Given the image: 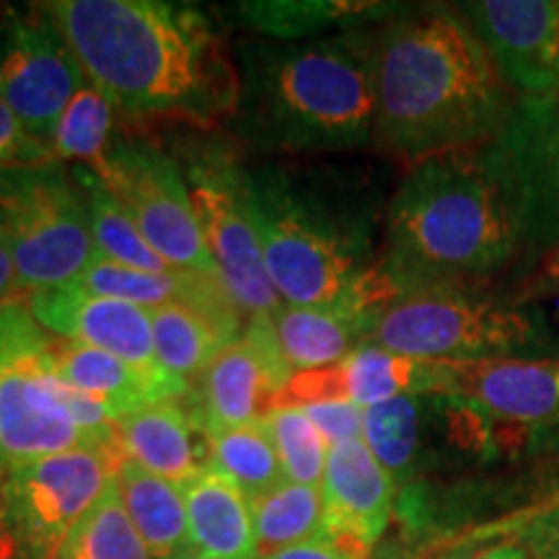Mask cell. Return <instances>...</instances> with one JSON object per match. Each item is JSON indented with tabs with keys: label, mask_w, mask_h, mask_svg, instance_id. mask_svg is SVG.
<instances>
[{
	"label": "cell",
	"mask_w": 559,
	"mask_h": 559,
	"mask_svg": "<svg viewBox=\"0 0 559 559\" xmlns=\"http://www.w3.org/2000/svg\"><path fill=\"white\" fill-rule=\"evenodd\" d=\"M83 75L128 117L230 120L239 68L221 32L194 5L166 0H50L41 3Z\"/></svg>",
	"instance_id": "obj_1"
},
{
	"label": "cell",
	"mask_w": 559,
	"mask_h": 559,
	"mask_svg": "<svg viewBox=\"0 0 559 559\" xmlns=\"http://www.w3.org/2000/svg\"><path fill=\"white\" fill-rule=\"evenodd\" d=\"M515 102L459 5L400 11L376 32L379 148L415 164L481 148Z\"/></svg>",
	"instance_id": "obj_2"
},
{
	"label": "cell",
	"mask_w": 559,
	"mask_h": 559,
	"mask_svg": "<svg viewBox=\"0 0 559 559\" xmlns=\"http://www.w3.org/2000/svg\"><path fill=\"white\" fill-rule=\"evenodd\" d=\"M230 128L267 153H345L376 138V32L311 41H247Z\"/></svg>",
	"instance_id": "obj_3"
},
{
	"label": "cell",
	"mask_w": 559,
	"mask_h": 559,
	"mask_svg": "<svg viewBox=\"0 0 559 559\" xmlns=\"http://www.w3.org/2000/svg\"><path fill=\"white\" fill-rule=\"evenodd\" d=\"M513 207L485 145L417 160L394 192L381 264L404 296L432 285H477L515 260Z\"/></svg>",
	"instance_id": "obj_4"
},
{
	"label": "cell",
	"mask_w": 559,
	"mask_h": 559,
	"mask_svg": "<svg viewBox=\"0 0 559 559\" xmlns=\"http://www.w3.org/2000/svg\"><path fill=\"white\" fill-rule=\"evenodd\" d=\"M370 345L451 366L559 358V337L539 309L477 285H432L396 298L376 321Z\"/></svg>",
	"instance_id": "obj_5"
},
{
	"label": "cell",
	"mask_w": 559,
	"mask_h": 559,
	"mask_svg": "<svg viewBox=\"0 0 559 559\" xmlns=\"http://www.w3.org/2000/svg\"><path fill=\"white\" fill-rule=\"evenodd\" d=\"M264 267L277 298L298 309L340 306L370 264L368 239L332 218L277 169L249 171Z\"/></svg>",
	"instance_id": "obj_6"
},
{
	"label": "cell",
	"mask_w": 559,
	"mask_h": 559,
	"mask_svg": "<svg viewBox=\"0 0 559 559\" xmlns=\"http://www.w3.org/2000/svg\"><path fill=\"white\" fill-rule=\"evenodd\" d=\"M0 226L24 300L75 283L96 260L86 200L60 160L0 169Z\"/></svg>",
	"instance_id": "obj_7"
},
{
	"label": "cell",
	"mask_w": 559,
	"mask_h": 559,
	"mask_svg": "<svg viewBox=\"0 0 559 559\" xmlns=\"http://www.w3.org/2000/svg\"><path fill=\"white\" fill-rule=\"evenodd\" d=\"M55 334L24 300L0 306V440L9 469L52 453L104 445L70 417V386L55 370Z\"/></svg>",
	"instance_id": "obj_8"
},
{
	"label": "cell",
	"mask_w": 559,
	"mask_h": 559,
	"mask_svg": "<svg viewBox=\"0 0 559 559\" xmlns=\"http://www.w3.org/2000/svg\"><path fill=\"white\" fill-rule=\"evenodd\" d=\"M88 169L174 270L218 275L177 160L140 140H115Z\"/></svg>",
	"instance_id": "obj_9"
},
{
	"label": "cell",
	"mask_w": 559,
	"mask_h": 559,
	"mask_svg": "<svg viewBox=\"0 0 559 559\" xmlns=\"http://www.w3.org/2000/svg\"><path fill=\"white\" fill-rule=\"evenodd\" d=\"M122 464L120 445H83L11 466L3 502L24 559H52Z\"/></svg>",
	"instance_id": "obj_10"
},
{
	"label": "cell",
	"mask_w": 559,
	"mask_h": 559,
	"mask_svg": "<svg viewBox=\"0 0 559 559\" xmlns=\"http://www.w3.org/2000/svg\"><path fill=\"white\" fill-rule=\"evenodd\" d=\"M194 215L218 275L249 319L272 317L283 300L264 267L249 171L230 153L207 148L185 171Z\"/></svg>",
	"instance_id": "obj_11"
},
{
	"label": "cell",
	"mask_w": 559,
	"mask_h": 559,
	"mask_svg": "<svg viewBox=\"0 0 559 559\" xmlns=\"http://www.w3.org/2000/svg\"><path fill=\"white\" fill-rule=\"evenodd\" d=\"M485 156L513 207L523 247L559 249V94L515 102Z\"/></svg>",
	"instance_id": "obj_12"
},
{
	"label": "cell",
	"mask_w": 559,
	"mask_h": 559,
	"mask_svg": "<svg viewBox=\"0 0 559 559\" xmlns=\"http://www.w3.org/2000/svg\"><path fill=\"white\" fill-rule=\"evenodd\" d=\"M83 83L79 60L41 3L0 9V96L34 138L50 145Z\"/></svg>",
	"instance_id": "obj_13"
},
{
	"label": "cell",
	"mask_w": 559,
	"mask_h": 559,
	"mask_svg": "<svg viewBox=\"0 0 559 559\" xmlns=\"http://www.w3.org/2000/svg\"><path fill=\"white\" fill-rule=\"evenodd\" d=\"M293 370L280 358L270 317L247 321V330L207 362L190 389V407L207 432L262 423Z\"/></svg>",
	"instance_id": "obj_14"
},
{
	"label": "cell",
	"mask_w": 559,
	"mask_h": 559,
	"mask_svg": "<svg viewBox=\"0 0 559 559\" xmlns=\"http://www.w3.org/2000/svg\"><path fill=\"white\" fill-rule=\"evenodd\" d=\"M515 99L559 94V0L459 3Z\"/></svg>",
	"instance_id": "obj_15"
},
{
	"label": "cell",
	"mask_w": 559,
	"mask_h": 559,
	"mask_svg": "<svg viewBox=\"0 0 559 559\" xmlns=\"http://www.w3.org/2000/svg\"><path fill=\"white\" fill-rule=\"evenodd\" d=\"M449 362H425L389 353L379 345H362L337 366L300 370L280 391L275 409L306 407L317 402H353L368 409L396 396L449 391Z\"/></svg>",
	"instance_id": "obj_16"
},
{
	"label": "cell",
	"mask_w": 559,
	"mask_h": 559,
	"mask_svg": "<svg viewBox=\"0 0 559 559\" xmlns=\"http://www.w3.org/2000/svg\"><path fill=\"white\" fill-rule=\"evenodd\" d=\"M24 304L55 337L104 349L132 366L164 370L153 353L151 309L128 300L94 296L75 283L34 293Z\"/></svg>",
	"instance_id": "obj_17"
},
{
	"label": "cell",
	"mask_w": 559,
	"mask_h": 559,
	"mask_svg": "<svg viewBox=\"0 0 559 559\" xmlns=\"http://www.w3.org/2000/svg\"><path fill=\"white\" fill-rule=\"evenodd\" d=\"M449 391L472 400L506 428L536 436L559 428V358L451 366Z\"/></svg>",
	"instance_id": "obj_18"
},
{
	"label": "cell",
	"mask_w": 559,
	"mask_h": 559,
	"mask_svg": "<svg viewBox=\"0 0 559 559\" xmlns=\"http://www.w3.org/2000/svg\"><path fill=\"white\" fill-rule=\"evenodd\" d=\"M319 489L332 539L368 555L389 528L396 485L366 440L332 445Z\"/></svg>",
	"instance_id": "obj_19"
},
{
	"label": "cell",
	"mask_w": 559,
	"mask_h": 559,
	"mask_svg": "<svg viewBox=\"0 0 559 559\" xmlns=\"http://www.w3.org/2000/svg\"><path fill=\"white\" fill-rule=\"evenodd\" d=\"M115 436L124 459L179 487L210 466V436L187 396L130 412L117 419Z\"/></svg>",
	"instance_id": "obj_20"
},
{
	"label": "cell",
	"mask_w": 559,
	"mask_h": 559,
	"mask_svg": "<svg viewBox=\"0 0 559 559\" xmlns=\"http://www.w3.org/2000/svg\"><path fill=\"white\" fill-rule=\"evenodd\" d=\"M52 358L62 383L99 402L115 419L130 415L145 404L181 400L192 389L190 383L166 373V370L132 366L104 349L62 337H55Z\"/></svg>",
	"instance_id": "obj_21"
},
{
	"label": "cell",
	"mask_w": 559,
	"mask_h": 559,
	"mask_svg": "<svg viewBox=\"0 0 559 559\" xmlns=\"http://www.w3.org/2000/svg\"><path fill=\"white\" fill-rule=\"evenodd\" d=\"M280 358L293 373L337 366L355 349L368 345L376 321L353 313L342 306L330 309H298L280 306L270 317Z\"/></svg>",
	"instance_id": "obj_22"
},
{
	"label": "cell",
	"mask_w": 559,
	"mask_h": 559,
	"mask_svg": "<svg viewBox=\"0 0 559 559\" xmlns=\"http://www.w3.org/2000/svg\"><path fill=\"white\" fill-rule=\"evenodd\" d=\"M190 523V549L213 559H257L249 498L215 469L181 487Z\"/></svg>",
	"instance_id": "obj_23"
},
{
	"label": "cell",
	"mask_w": 559,
	"mask_h": 559,
	"mask_svg": "<svg viewBox=\"0 0 559 559\" xmlns=\"http://www.w3.org/2000/svg\"><path fill=\"white\" fill-rule=\"evenodd\" d=\"M117 489H120L124 513L153 559H169L190 549L187 502L179 485L156 477L135 461L122 456Z\"/></svg>",
	"instance_id": "obj_24"
},
{
	"label": "cell",
	"mask_w": 559,
	"mask_h": 559,
	"mask_svg": "<svg viewBox=\"0 0 559 559\" xmlns=\"http://www.w3.org/2000/svg\"><path fill=\"white\" fill-rule=\"evenodd\" d=\"M243 330L247 326L230 324L198 306L171 304L151 309L153 353L158 366L190 386L207 368V362L236 337H241Z\"/></svg>",
	"instance_id": "obj_25"
},
{
	"label": "cell",
	"mask_w": 559,
	"mask_h": 559,
	"mask_svg": "<svg viewBox=\"0 0 559 559\" xmlns=\"http://www.w3.org/2000/svg\"><path fill=\"white\" fill-rule=\"evenodd\" d=\"M254 523L257 559L319 539H330L324 498L319 487L283 481L260 498L249 500Z\"/></svg>",
	"instance_id": "obj_26"
},
{
	"label": "cell",
	"mask_w": 559,
	"mask_h": 559,
	"mask_svg": "<svg viewBox=\"0 0 559 559\" xmlns=\"http://www.w3.org/2000/svg\"><path fill=\"white\" fill-rule=\"evenodd\" d=\"M73 179L79 181L83 200H86L88 228L99 260H109L124 267L143 272H177L164 257L151 249L140 228L124 213V207L107 192V187L96 179L88 166H75ZM181 272V270H179Z\"/></svg>",
	"instance_id": "obj_27"
},
{
	"label": "cell",
	"mask_w": 559,
	"mask_h": 559,
	"mask_svg": "<svg viewBox=\"0 0 559 559\" xmlns=\"http://www.w3.org/2000/svg\"><path fill=\"white\" fill-rule=\"evenodd\" d=\"M423 404L419 394L396 396L362 412V440L391 474L396 487H407L419 474Z\"/></svg>",
	"instance_id": "obj_28"
},
{
	"label": "cell",
	"mask_w": 559,
	"mask_h": 559,
	"mask_svg": "<svg viewBox=\"0 0 559 559\" xmlns=\"http://www.w3.org/2000/svg\"><path fill=\"white\" fill-rule=\"evenodd\" d=\"M210 466L228 477L249 500L283 485L285 472L262 423L207 432Z\"/></svg>",
	"instance_id": "obj_29"
},
{
	"label": "cell",
	"mask_w": 559,
	"mask_h": 559,
	"mask_svg": "<svg viewBox=\"0 0 559 559\" xmlns=\"http://www.w3.org/2000/svg\"><path fill=\"white\" fill-rule=\"evenodd\" d=\"M52 559H151V551L124 513L117 477L66 536Z\"/></svg>",
	"instance_id": "obj_30"
},
{
	"label": "cell",
	"mask_w": 559,
	"mask_h": 559,
	"mask_svg": "<svg viewBox=\"0 0 559 559\" xmlns=\"http://www.w3.org/2000/svg\"><path fill=\"white\" fill-rule=\"evenodd\" d=\"M115 104L86 79L55 124L50 138L52 156L58 160H81L83 166L99 164L115 143Z\"/></svg>",
	"instance_id": "obj_31"
},
{
	"label": "cell",
	"mask_w": 559,
	"mask_h": 559,
	"mask_svg": "<svg viewBox=\"0 0 559 559\" xmlns=\"http://www.w3.org/2000/svg\"><path fill=\"white\" fill-rule=\"evenodd\" d=\"M394 5L381 3H243L239 16L272 37H306L340 21L391 19Z\"/></svg>",
	"instance_id": "obj_32"
},
{
	"label": "cell",
	"mask_w": 559,
	"mask_h": 559,
	"mask_svg": "<svg viewBox=\"0 0 559 559\" xmlns=\"http://www.w3.org/2000/svg\"><path fill=\"white\" fill-rule=\"evenodd\" d=\"M262 425L272 440L285 479L296 481V485L321 487L330 443L313 428L306 412L300 407L275 409L262 419Z\"/></svg>",
	"instance_id": "obj_33"
},
{
	"label": "cell",
	"mask_w": 559,
	"mask_h": 559,
	"mask_svg": "<svg viewBox=\"0 0 559 559\" xmlns=\"http://www.w3.org/2000/svg\"><path fill=\"white\" fill-rule=\"evenodd\" d=\"M58 160L45 140L34 138L0 96V169H24Z\"/></svg>",
	"instance_id": "obj_34"
},
{
	"label": "cell",
	"mask_w": 559,
	"mask_h": 559,
	"mask_svg": "<svg viewBox=\"0 0 559 559\" xmlns=\"http://www.w3.org/2000/svg\"><path fill=\"white\" fill-rule=\"evenodd\" d=\"M311 419L321 438L332 445L362 438V407L353 402H317L300 407Z\"/></svg>",
	"instance_id": "obj_35"
},
{
	"label": "cell",
	"mask_w": 559,
	"mask_h": 559,
	"mask_svg": "<svg viewBox=\"0 0 559 559\" xmlns=\"http://www.w3.org/2000/svg\"><path fill=\"white\" fill-rule=\"evenodd\" d=\"M531 559H559V506L542 510L519 531V539Z\"/></svg>",
	"instance_id": "obj_36"
},
{
	"label": "cell",
	"mask_w": 559,
	"mask_h": 559,
	"mask_svg": "<svg viewBox=\"0 0 559 559\" xmlns=\"http://www.w3.org/2000/svg\"><path fill=\"white\" fill-rule=\"evenodd\" d=\"M264 559H368V555L366 551L347 547V544H342L330 536V539L298 544V547L283 549L277 551V555Z\"/></svg>",
	"instance_id": "obj_37"
},
{
	"label": "cell",
	"mask_w": 559,
	"mask_h": 559,
	"mask_svg": "<svg viewBox=\"0 0 559 559\" xmlns=\"http://www.w3.org/2000/svg\"><path fill=\"white\" fill-rule=\"evenodd\" d=\"M13 300H24L19 290V275L16 264H13V254L5 239V230L0 226V306L13 304Z\"/></svg>",
	"instance_id": "obj_38"
},
{
	"label": "cell",
	"mask_w": 559,
	"mask_h": 559,
	"mask_svg": "<svg viewBox=\"0 0 559 559\" xmlns=\"http://www.w3.org/2000/svg\"><path fill=\"white\" fill-rule=\"evenodd\" d=\"M0 559H24L21 557L16 534H13V528L9 523V513H5L3 479H0Z\"/></svg>",
	"instance_id": "obj_39"
},
{
	"label": "cell",
	"mask_w": 559,
	"mask_h": 559,
	"mask_svg": "<svg viewBox=\"0 0 559 559\" xmlns=\"http://www.w3.org/2000/svg\"><path fill=\"white\" fill-rule=\"evenodd\" d=\"M466 559H531V557L519 542H500V544H492V547H487V549L474 551V555Z\"/></svg>",
	"instance_id": "obj_40"
},
{
	"label": "cell",
	"mask_w": 559,
	"mask_h": 559,
	"mask_svg": "<svg viewBox=\"0 0 559 559\" xmlns=\"http://www.w3.org/2000/svg\"><path fill=\"white\" fill-rule=\"evenodd\" d=\"M547 277H549V283L555 285V288L559 290V249H557V257H555V262L549 264V272H547Z\"/></svg>",
	"instance_id": "obj_41"
},
{
	"label": "cell",
	"mask_w": 559,
	"mask_h": 559,
	"mask_svg": "<svg viewBox=\"0 0 559 559\" xmlns=\"http://www.w3.org/2000/svg\"><path fill=\"white\" fill-rule=\"evenodd\" d=\"M169 559H213V557H205V555H198V551L187 549V551H179V555H174Z\"/></svg>",
	"instance_id": "obj_42"
},
{
	"label": "cell",
	"mask_w": 559,
	"mask_h": 559,
	"mask_svg": "<svg viewBox=\"0 0 559 559\" xmlns=\"http://www.w3.org/2000/svg\"><path fill=\"white\" fill-rule=\"evenodd\" d=\"M9 472V461H5V453H3V440H0V479H3V474Z\"/></svg>",
	"instance_id": "obj_43"
}]
</instances>
